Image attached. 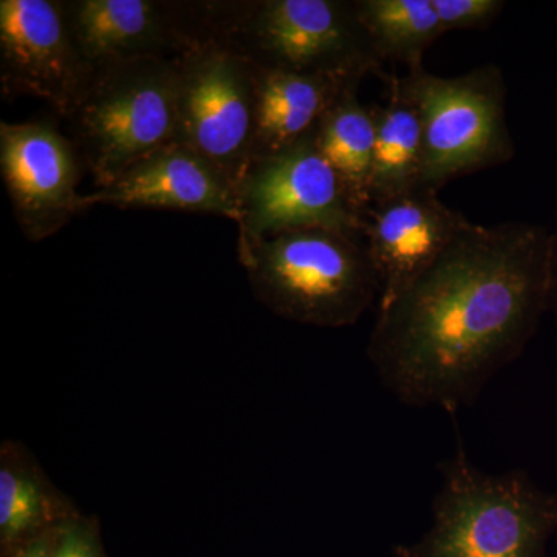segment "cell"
Masks as SVG:
<instances>
[{
    "instance_id": "5",
    "label": "cell",
    "mask_w": 557,
    "mask_h": 557,
    "mask_svg": "<svg viewBox=\"0 0 557 557\" xmlns=\"http://www.w3.org/2000/svg\"><path fill=\"white\" fill-rule=\"evenodd\" d=\"M178 58L95 70L67 120L73 145L97 189L132 164L177 141Z\"/></svg>"
},
{
    "instance_id": "20",
    "label": "cell",
    "mask_w": 557,
    "mask_h": 557,
    "mask_svg": "<svg viewBox=\"0 0 557 557\" xmlns=\"http://www.w3.org/2000/svg\"><path fill=\"white\" fill-rule=\"evenodd\" d=\"M445 33L485 30L505 10L504 0H432Z\"/></svg>"
},
{
    "instance_id": "19",
    "label": "cell",
    "mask_w": 557,
    "mask_h": 557,
    "mask_svg": "<svg viewBox=\"0 0 557 557\" xmlns=\"http://www.w3.org/2000/svg\"><path fill=\"white\" fill-rule=\"evenodd\" d=\"M51 557H108L97 516L76 515L57 528Z\"/></svg>"
},
{
    "instance_id": "15",
    "label": "cell",
    "mask_w": 557,
    "mask_h": 557,
    "mask_svg": "<svg viewBox=\"0 0 557 557\" xmlns=\"http://www.w3.org/2000/svg\"><path fill=\"white\" fill-rule=\"evenodd\" d=\"M79 515L20 442L0 446V545L13 557L47 531Z\"/></svg>"
},
{
    "instance_id": "4",
    "label": "cell",
    "mask_w": 557,
    "mask_h": 557,
    "mask_svg": "<svg viewBox=\"0 0 557 557\" xmlns=\"http://www.w3.org/2000/svg\"><path fill=\"white\" fill-rule=\"evenodd\" d=\"M205 28L228 40L252 64L302 75L361 83L369 73L386 79L346 0H262L207 7Z\"/></svg>"
},
{
    "instance_id": "12",
    "label": "cell",
    "mask_w": 557,
    "mask_h": 557,
    "mask_svg": "<svg viewBox=\"0 0 557 557\" xmlns=\"http://www.w3.org/2000/svg\"><path fill=\"white\" fill-rule=\"evenodd\" d=\"M463 214L418 188L370 205L364 244L380 277L379 310L386 309L468 228Z\"/></svg>"
},
{
    "instance_id": "6",
    "label": "cell",
    "mask_w": 557,
    "mask_h": 557,
    "mask_svg": "<svg viewBox=\"0 0 557 557\" xmlns=\"http://www.w3.org/2000/svg\"><path fill=\"white\" fill-rule=\"evenodd\" d=\"M403 89L423 124L420 188L446 183L515 159L507 123V84L494 64L454 76L432 75L423 65L408 70Z\"/></svg>"
},
{
    "instance_id": "10",
    "label": "cell",
    "mask_w": 557,
    "mask_h": 557,
    "mask_svg": "<svg viewBox=\"0 0 557 557\" xmlns=\"http://www.w3.org/2000/svg\"><path fill=\"white\" fill-rule=\"evenodd\" d=\"M81 164L72 139L53 120L0 123V172L28 240L53 236L83 211Z\"/></svg>"
},
{
    "instance_id": "9",
    "label": "cell",
    "mask_w": 557,
    "mask_h": 557,
    "mask_svg": "<svg viewBox=\"0 0 557 557\" xmlns=\"http://www.w3.org/2000/svg\"><path fill=\"white\" fill-rule=\"evenodd\" d=\"M95 70L73 39L64 2H0V86L5 98L46 101L69 120L89 87Z\"/></svg>"
},
{
    "instance_id": "18",
    "label": "cell",
    "mask_w": 557,
    "mask_h": 557,
    "mask_svg": "<svg viewBox=\"0 0 557 557\" xmlns=\"http://www.w3.org/2000/svg\"><path fill=\"white\" fill-rule=\"evenodd\" d=\"M355 9L381 62L420 67L429 47L445 35L432 0H355Z\"/></svg>"
},
{
    "instance_id": "21",
    "label": "cell",
    "mask_w": 557,
    "mask_h": 557,
    "mask_svg": "<svg viewBox=\"0 0 557 557\" xmlns=\"http://www.w3.org/2000/svg\"><path fill=\"white\" fill-rule=\"evenodd\" d=\"M549 313L557 325V214L553 230H549Z\"/></svg>"
},
{
    "instance_id": "11",
    "label": "cell",
    "mask_w": 557,
    "mask_h": 557,
    "mask_svg": "<svg viewBox=\"0 0 557 557\" xmlns=\"http://www.w3.org/2000/svg\"><path fill=\"white\" fill-rule=\"evenodd\" d=\"M73 39L91 69L178 58L199 39L200 16L153 0L64 2Z\"/></svg>"
},
{
    "instance_id": "17",
    "label": "cell",
    "mask_w": 557,
    "mask_h": 557,
    "mask_svg": "<svg viewBox=\"0 0 557 557\" xmlns=\"http://www.w3.org/2000/svg\"><path fill=\"white\" fill-rule=\"evenodd\" d=\"M357 91L358 87H351L330 106L319 121L314 139L351 199L368 214L379 108L362 104Z\"/></svg>"
},
{
    "instance_id": "2",
    "label": "cell",
    "mask_w": 557,
    "mask_h": 557,
    "mask_svg": "<svg viewBox=\"0 0 557 557\" xmlns=\"http://www.w3.org/2000/svg\"><path fill=\"white\" fill-rule=\"evenodd\" d=\"M432 523L395 557H548L557 533V491L544 490L525 469L490 474L475 467L457 438L440 465Z\"/></svg>"
},
{
    "instance_id": "22",
    "label": "cell",
    "mask_w": 557,
    "mask_h": 557,
    "mask_svg": "<svg viewBox=\"0 0 557 557\" xmlns=\"http://www.w3.org/2000/svg\"><path fill=\"white\" fill-rule=\"evenodd\" d=\"M57 528L47 531V533L42 534V536L35 539V541H32L30 544L22 547L20 552H17L13 557H51V549H53L54 533H57Z\"/></svg>"
},
{
    "instance_id": "1",
    "label": "cell",
    "mask_w": 557,
    "mask_h": 557,
    "mask_svg": "<svg viewBox=\"0 0 557 557\" xmlns=\"http://www.w3.org/2000/svg\"><path fill=\"white\" fill-rule=\"evenodd\" d=\"M549 311V228L471 223L386 309L368 358L409 408L456 416L523 354Z\"/></svg>"
},
{
    "instance_id": "13",
    "label": "cell",
    "mask_w": 557,
    "mask_h": 557,
    "mask_svg": "<svg viewBox=\"0 0 557 557\" xmlns=\"http://www.w3.org/2000/svg\"><path fill=\"white\" fill-rule=\"evenodd\" d=\"M171 209L222 215L239 223L236 185L211 161L174 141L132 164L108 186L81 199V209Z\"/></svg>"
},
{
    "instance_id": "7",
    "label": "cell",
    "mask_w": 557,
    "mask_h": 557,
    "mask_svg": "<svg viewBox=\"0 0 557 557\" xmlns=\"http://www.w3.org/2000/svg\"><path fill=\"white\" fill-rule=\"evenodd\" d=\"M258 81V65L205 27L178 57L177 141L236 186L252 161Z\"/></svg>"
},
{
    "instance_id": "8",
    "label": "cell",
    "mask_w": 557,
    "mask_h": 557,
    "mask_svg": "<svg viewBox=\"0 0 557 557\" xmlns=\"http://www.w3.org/2000/svg\"><path fill=\"white\" fill-rule=\"evenodd\" d=\"M236 189L239 240L304 228L364 236L366 212L322 156L314 132L288 148L252 160Z\"/></svg>"
},
{
    "instance_id": "3",
    "label": "cell",
    "mask_w": 557,
    "mask_h": 557,
    "mask_svg": "<svg viewBox=\"0 0 557 557\" xmlns=\"http://www.w3.org/2000/svg\"><path fill=\"white\" fill-rule=\"evenodd\" d=\"M362 237L304 228L239 240L252 295L271 313L321 329L357 324L381 284Z\"/></svg>"
},
{
    "instance_id": "14",
    "label": "cell",
    "mask_w": 557,
    "mask_h": 557,
    "mask_svg": "<svg viewBox=\"0 0 557 557\" xmlns=\"http://www.w3.org/2000/svg\"><path fill=\"white\" fill-rule=\"evenodd\" d=\"M358 86V81L259 69L252 160L276 153L313 134L330 106L344 91Z\"/></svg>"
},
{
    "instance_id": "16",
    "label": "cell",
    "mask_w": 557,
    "mask_h": 557,
    "mask_svg": "<svg viewBox=\"0 0 557 557\" xmlns=\"http://www.w3.org/2000/svg\"><path fill=\"white\" fill-rule=\"evenodd\" d=\"M388 98L376 109V143L370 180V205L420 188L423 170V124L403 89L401 78L387 75Z\"/></svg>"
}]
</instances>
